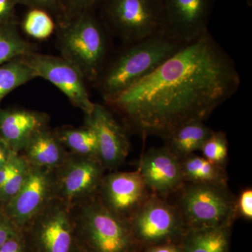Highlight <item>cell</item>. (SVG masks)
Segmentation results:
<instances>
[{"mask_svg":"<svg viewBox=\"0 0 252 252\" xmlns=\"http://www.w3.org/2000/svg\"><path fill=\"white\" fill-rule=\"evenodd\" d=\"M240 82L233 58L207 31L105 103L131 132L165 140L186 124L205 122Z\"/></svg>","mask_w":252,"mask_h":252,"instance_id":"6da1fadb","label":"cell"},{"mask_svg":"<svg viewBox=\"0 0 252 252\" xmlns=\"http://www.w3.org/2000/svg\"><path fill=\"white\" fill-rule=\"evenodd\" d=\"M185 44L160 33L126 44L95 82L104 102L149 75Z\"/></svg>","mask_w":252,"mask_h":252,"instance_id":"7a4b0ae2","label":"cell"},{"mask_svg":"<svg viewBox=\"0 0 252 252\" xmlns=\"http://www.w3.org/2000/svg\"><path fill=\"white\" fill-rule=\"evenodd\" d=\"M69 210L79 252H141L128 220L102 203L98 195Z\"/></svg>","mask_w":252,"mask_h":252,"instance_id":"3957f363","label":"cell"},{"mask_svg":"<svg viewBox=\"0 0 252 252\" xmlns=\"http://www.w3.org/2000/svg\"><path fill=\"white\" fill-rule=\"evenodd\" d=\"M60 47L63 59L72 64L84 79L97 81L105 67L108 41L103 25L92 11L67 19Z\"/></svg>","mask_w":252,"mask_h":252,"instance_id":"277c9868","label":"cell"},{"mask_svg":"<svg viewBox=\"0 0 252 252\" xmlns=\"http://www.w3.org/2000/svg\"><path fill=\"white\" fill-rule=\"evenodd\" d=\"M170 197L187 229L233 225L237 219L228 185L185 183Z\"/></svg>","mask_w":252,"mask_h":252,"instance_id":"5b68a950","label":"cell"},{"mask_svg":"<svg viewBox=\"0 0 252 252\" xmlns=\"http://www.w3.org/2000/svg\"><path fill=\"white\" fill-rule=\"evenodd\" d=\"M104 26L126 44L161 34L162 0H102Z\"/></svg>","mask_w":252,"mask_h":252,"instance_id":"8992f818","label":"cell"},{"mask_svg":"<svg viewBox=\"0 0 252 252\" xmlns=\"http://www.w3.org/2000/svg\"><path fill=\"white\" fill-rule=\"evenodd\" d=\"M128 221L142 250L162 244L180 243L187 230L171 199L153 193Z\"/></svg>","mask_w":252,"mask_h":252,"instance_id":"52a82bcc","label":"cell"},{"mask_svg":"<svg viewBox=\"0 0 252 252\" xmlns=\"http://www.w3.org/2000/svg\"><path fill=\"white\" fill-rule=\"evenodd\" d=\"M105 172L98 158L69 152L62 165L53 170L54 198L70 210L97 195Z\"/></svg>","mask_w":252,"mask_h":252,"instance_id":"ba28073f","label":"cell"},{"mask_svg":"<svg viewBox=\"0 0 252 252\" xmlns=\"http://www.w3.org/2000/svg\"><path fill=\"white\" fill-rule=\"evenodd\" d=\"M31 252H74L69 209L54 198L21 230Z\"/></svg>","mask_w":252,"mask_h":252,"instance_id":"9c48e42d","label":"cell"},{"mask_svg":"<svg viewBox=\"0 0 252 252\" xmlns=\"http://www.w3.org/2000/svg\"><path fill=\"white\" fill-rule=\"evenodd\" d=\"M36 78L50 81L67 96L71 103L89 114L94 108L84 77L72 64L63 58L32 52L22 57Z\"/></svg>","mask_w":252,"mask_h":252,"instance_id":"30bf717a","label":"cell"},{"mask_svg":"<svg viewBox=\"0 0 252 252\" xmlns=\"http://www.w3.org/2000/svg\"><path fill=\"white\" fill-rule=\"evenodd\" d=\"M215 0H162L161 34L188 44L207 29Z\"/></svg>","mask_w":252,"mask_h":252,"instance_id":"8fae6325","label":"cell"},{"mask_svg":"<svg viewBox=\"0 0 252 252\" xmlns=\"http://www.w3.org/2000/svg\"><path fill=\"white\" fill-rule=\"evenodd\" d=\"M30 166L22 188L2 205L6 216L20 230L54 198L53 170Z\"/></svg>","mask_w":252,"mask_h":252,"instance_id":"7c38bea8","label":"cell"},{"mask_svg":"<svg viewBox=\"0 0 252 252\" xmlns=\"http://www.w3.org/2000/svg\"><path fill=\"white\" fill-rule=\"evenodd\" d=\"M97 195L109 210L128 220L152 193L140 172L135 170L105 174Z\"/></svg>","mask_w":252,"mask_h":252,"instance_id":"4fadbf2b","label":"cell"},{"mask_svg":"<svg viewBox=\"0 0 252 252\" xmlns=\"http://www.w3.org/2000/svg\"><path fill=\"white\" fill-rule=\"evenodd\" d=\"M85 125L94 131L98 143L99 160L104 170L114 171L125 162L130 144L125 127L116 120L107 107L94 104L85 115Z\"/></svg>","mask_w":252,"mask_h":252,"instance_id":"5bb4252c","label":"cell"},{"mask_svg":"<svg viewBox=\"0 0 252 252\" xmlns=\"http://www.w3.org/2000/svg\"><path fill=\"white\" fill-rule=\"evenodd\" d=\"M137 170L149 191L160 196L169 198L185 184L180 160L165 146L145 152L141 157Z\"/></svg>","mask_w":252,"mask_h":252,"instance_id":"9a60e30c","label":"cell"},{"mask_svg":"<svg viewBox=\"0 0 252 252\" xmlns=\"http://www.w3.org/2000/svg\"><path fill=\"white\" fill-rule=\"evenodd\" d=\"M47 117L26 109H0V140L19 154L38 130L47 126Z\"/></svg>","mask_w":252,"mask_h":252,"instance_id":"2e32d148","label":"cell"},{"mask_svg":"<svg viewBox=\"0 0 252 252\" xmlns=\"http://www.w3.org/2000/svg\"><path fill=\"white\" fill-rule=\"evenodd\" d=\"M19 154L31 166L54 170L62 165L69 152L58 138L55 131L46 126L31 137Z\"/></svg>","mask_w":252,"mask_h":252,"instance_id":"e0dca14e","label":"cell"},{"mask_svg":"<svg viewBox=\"0 0 252 252\" xmlns=\"http://www.w3.org/2000/svg\"><path fill=\"white\" fill-rule=\"evenodd\" d=\"M233 225L187 229L180 245L185 252H230Z\"/></svg>","mask_w":252,"mask_h":252,"instance_id":"ac0fdd59","label":"cell"},{"mask_svg":"<svg viewBox=\"0 0 252 252\" xmlns=\"http://www.w3.org/2000/svg\"><path fill=\"white\" fill-rule=\"evenodd\" d=\"M214 130L204 122L188 123L180 126L165 139V147L179 160L200 151Z\"/></svg>","mask_w":252,"mask_h":252,"instance_id":"d6986e66","label":"cell"},{"mask_svg":"<svg viewBox=\"0 0 252 252\" xmlns=\"http://www.w3.org/2000/svg\"><path fill=\"white\" fill-rule=\"evenodd\" d=\"M180 165L185 183L228 185L225 167L212 163L203 157L190 154L180 160Z\"/></svg>","mask_w":252,"mask_h":252,"instance_id":"ffe728a7","label":"cell"},{"mask_svg":"<svg viewBox=\"0 0 252 252\" xmlns=\"http://www.w3.org/2000/svg\"><path fill=\"white\" fill-rule=\"evenodd\" d=\"M68 152L76 155L99 159L98 143L94 131L89 126L63 127L55 131Z\"/></svg>","mask_w":252,"mask_h":252,"instance_id":"44dd1931","label":"cell"},{"mask_svg":"<svg viewBox=\"0 0 252 252\" xmlns=\"http://www.w3.org/2000/svg\"><path fill=\"white\" fill-rule=\"evenodd\" d=\"M32 52L31 44L20 35L14 20L0 23V66Z\"/></svg>","mask_w":252,"mask_h":252,"instance_id":"7402d4cb","label":"cell"},{"mask_svg":"<svg viewBox=\"0 0 252 252\" xmlns=\"http://www.w3.org/2000/svg\"><path fill=\"white\" fill-rule=\"evenodd\" d=\"M34 78L35 74L22 57L0 66V102L11 91Z\"/></svg>","mask_w":252,"mask_h":252,"instance_id":"603a6c76","label":"cell"},{"mask_svg":"<svg viewBox=\"0 0 252 252\" xmlns=\"http://www.w3.org/2000/svg\"><path fill=\"white\" fill-rule=\"evenodd\" d=\"M22 28L28 36L42 40L47 39L54 33L55 24L48 11L33 8L23 18Z\"/></svg>","mask_w":252,"mask_h":252,"instance_id":"cb8c5ba5","label":"cell"},{"mask_svg":"<svg viewBox=\"0 0 252 252\" xmlns=\"http://www.w3.org/2000/svg\"><path fill=\"white\" fill-rule=\"evenodd\" d=\"M203 157L212 163L226 166L228 159V141L223 131H213L200 149Z\"/></svg>","mask_w":252,"mask_h":252,"instance_id":"d4e9b609","label":"cell"},{"mask_svg":"<svg viewBox=\"0 0 252 252\" xmlns=\"http://www.w3.org/2000/svg\"><path fill=\"white\" fill-rule=\"evenodd\" d=\"M30 165L24 158L18 154L14 170L6 183L0 189V203L4 205L18 193L27 179Z\"/></svg>","mask_w":252,"mask_h":252,"instance_id":"484cf974","label":"cell"},{"mask_svg":"<svg viewBox=\"0 0 252 252\" xmlns=\"http://www.w3.org/2000/svg\"><path fill=\"white\" fill-rule=\"evenodd\" d=\"M102 0H57L59 11L65 14L67 19L87 11H92Z\"/></svg>","mask_w":252,"mask_h":252,"instance_id":"4316f807","label":"cell"},{"mask_svg":"<svg viewBox=\"0 0 252 252\" xmlns=\"http://www.w3.org/2000/svg\"><path fill=\"white\" fill-rule=\"evenodd\" d=\"M235 213L237 219L252 220V189H243L238 197H235Z\"/></svg>","mask_w":252,"mask_h":252,"instance_id":"83f0119b","label":"cell"},{"mask_svg":"<svg viewBox=\"0 0 252 252\" xmlns=\"http://www.w3.org/2000/svg\"><path fill=\"white\" fill-rule=\"evenodd\" d=\"M21 231L0 207V247Z\"/></svg>","mask_w":252,"mask_h":252,"instance_id":"f1b7e54d","label":"cell"},{"mask_svg":"<svg viewBox=\"0 0 252 252\" xmlns=\"http://www.w3.org/2000/svg\"><path fill=\"white\" fill-rule=\"evenodd\" d=\"M0 252H31L22 231L0 247Z\"/></svg>","mask_w":252,"mask_h":252,"instance_id":"f546056e","label":"cell"},{"mask_svg":"<svg viewBox=\"0 0 252 252\" xmlns=\"http://www.w3.org/2000/svg\"><path fill=\"white\" fill-rule=\"evenodd\" d=\"M16 1L17 4L26 5L32 9L45 10L49 13L59 11L57 0H16Z\"/></svg>","mask_w":252,"mask_h":252,"instance_id":"4dcf8cb0","label":"cell"},{"mask_svg":"<svg viewBox=\"0 0 252 252\" xmlns=\"http://www.w3.org/2000/svg\"><path fill=\"white\" fill-rule=\"evenodd\" d=\"M16 4V0H0V23L14 20Z\"/></svg>","mask_w":252,"mask_h":252,"instance_id":"1f68e13d","label":"cell"},{"mask_svg":"<svg viewBox=\"0 0 252 252\" xmlns=\"http://www.w3.org/2000/svg\"><path fill=\"white\" fill-rule=\"evenodd\" d=\"M141 252H185L180 243H167L144 248Z\"/></svg>","mask_w":252,"mask_h":252,"instance_id":"d6a6232c","label":"cell"},{"mask_svg":"<svg viewBox=\"0 0 252 252\" xmlns=\"http://www.w3.org/2000/svg\"><path fill=\"white\" fill-rule=\"evenodd\" d=\"M17 153H14L11 156L9 161L6 162L2 168L0 170V189L2 188L3 186L6 183V181L9 178L10 175L14 170L15 165H16V158Z\"/></svg>","mask_w":252,"mask_h":252,"instance_id":"836d02e7","label":"cell"},{"mask_svg":"<svg viewBox=\"0 0 252 252\" xmlns=\"http://www.w3.org/2000/svg\"><path fill=\"white\" fill-rule=\"evenodd\" d=\"M15 152H11L9 147L0 140V170L9 161L10 158Z\"/></svg>","mask_w":252,"mask_h":252,"instance_id":"e575fe53","label":"cell"},{"mask_svg":"<svg viewBox=\"0 0 252 252\" xmlns=\"http://www.w3.org/2000/svg\"><path fill=\"white\" fill-rule=\"evenodd\" d=\"M74 252H78V251H77V250H76V249H75V251H74Z\"/></svg>","mask_w":252,"mask_h":252,"instance_id":"d590c367","label":"cell"},{"mask_svg":"<svg viewBox=\"0 0 252 252\" xmlns=\"http://www.w3.org/2000/svg\"><path fill=\"white\" fill-rule=\"evenodd\" d=\"M2 207V204H1V205H0V207Z\"/></svg>","mask_w":252,"mask_h":252,"instance_id":"8d00e7d4","label":"cell"}]
</instances>
